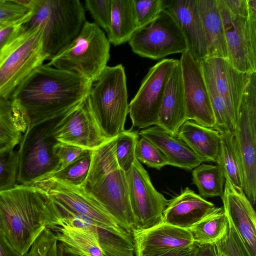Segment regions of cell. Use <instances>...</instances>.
I'll list each match as a JSON object with an SVG mask.
<instances>
[{"mask_svg": "<svg viewBox=\"0 0 256 256\" xmlns=\"http://www.w3.org/2000/svg\"><path fill=\"white\" fill-rule=\"evenodd\" d=\"M92 84L78 74L43 64L16 89L10 100L28 128L63 116L87 98Z\"/></svg>", "mask_w": 256, "mask_h": 256, "instance_id": "1", "label": "cell"}, {"mask_svg": "<svg viewBox=\"0 0 256 256\" xmlns=\"http://www.w3.org/2000/svg\"><path fill=\"white\" fill-rule=\"evenodd\" d=\"M55 220L54 204L40 188L16 184L0 192V222L2 234L20 256H24Z\"/></svg>", "mask_w": 256, "mask_h": 256, "instance_id": "2", "label": "cell"}, {"mask_svg": "<svg viewBox=\"0 0 256 256\" xmlns=\"http://www.w3.org/2000/svg\"><path fill=\"white\" fill-rule=\"evenodd\" d=\"M58 226L50 229L66 250L80 256H135L134 242L90 218L58 206Z\"/></svg>", "mask_w": 256, "mask_h": 256, "instance_id": "3", "label": "cell"}, {"mask_svg": "<svg viewBox=\"0 0 256 256\" xmlns=\"http://www.w3.org/2000/svg\"><path fill=\"white\" fill-rule=\"evenodd\" d=\"M28 6L31 14L22 26L40 28L48 60L70 44L86 21L84 6L78 0H30Z\"/></svg>", "mask_w": 256, "mask_h": 256, "instance_id": "4", "label": "cell"}, {"mask_svg": "<svg viewBox=\"0 0 256 256\" xmlns=\"http://www.w3.org/2000/svg\"><path fill=\"white\" fill-rule=\"evenodd\" d=\"M88 98L94 117L106 138H114L125 130L129 104L122 64L106 66L92 83Z\"/></svg>", "mask_w": 256, "mask_h": 256, "instance_id": "5", "label": "cell"}, {"mask_svg": "<svg viewBox=\"0 0 256 256\" xmlns=\"http://www.w3.org/2000/svg\"><path fill=\"white\" fill-rule=\"evenodd\" d=\"M46 60L40 28L20 26L0 52V99L10 100L16 89Z\"/></svg>", "mask_w": 256, "mask_h": 256, "instance_id": "6", "label": "cell"}, {"mask_svg": "<svg viewBox=\"0 0 256 256\" xmlns=\"http://www.w3.org/2000/svg\"><path fill=\"white\" fill-rule=\"evenodd\" d=\"M110 52V42L104 32L96 23L86 21L78 35L48 64L93 83L107 66Z\"/></svg>", "mask_w": 256, "mask_h": 256, "instance_id": "7", "label": "cell"}, {"mask_svg": "<svg viewBox=\"0 0 256 256\" xmlns=\"http://www.w3.org/2000/svg\"><path fill=\"white\" fill-rule=\"evenodd\" d=\"M60 118L27 128L18 150V184H31L60 168V165L54 150L58 142L54 132Z\"/></svg>", "mask_w": 256, "mask_h": 256, "instance_id": "8", "label": "cell"}, {"mask_svg": "<svg viewBox=\"0 0 256 256\" xmlns=\"http://www.w3.org/2000/svg\"><path fill=\"white\" fill-rule=\"evenodd\" d=\"M71 210L90 218L109 231L134 242L128 232L84 186H76L48 176L31 184Z\"/></svg>", "mask_w": 256, "mask_h": 256, "instance_id": "9", "label": "cell"}, {"mask_svg": "<svg viewBox=\"0 0 256 256\" xmlns=\"http://www.w3.org/2000/svg\"><path fill=\"white\" fill-rule=\"evenodd\" d=\"M244 174V192L256 202V72L252 73L240 101L234 132Z\"/></svg>", "mask_w": 256, "mask_h": 256, "instance_id": "10", "label": "cell"}, {"mask_svg": "<svg viewBox=\"0 0 256 256\" xmlns=\"http://www.w3.org/2000/svg\"><path fill=\"white\" fill-rule=\"evenodd\" d=\"M128 42L134 53L152 60L188 50L182 31L174 18L166 9L154 20L138 28Z\"/></svg>", "mask_w": 256, "mask_h": 256, "instance_id": "11", "label": "cell"}, {"mask_svg": "<svg viewBox=\"0 0 256 256\" xmlns=\"http://www.w3.org/2000/svg\"><path fill=\"white\" fill-rule=\"evenodd\" d=\"M178 60L163 59L151 67L129 104L132 127L144 129L157 125L165 88Z\"/></svg>", "mask_w": 256, "mask_h": 256, "instance_id": "12", "label": "cell"}, {"mask_svg": "<svg viewBox=\"0 0 256 256\" xmlns=\"http://www.w3.org/2000/svg\"><path fill=\"white\" fill-rule=\"evenodd\" d=\"M126 174L135 219L134 230H146L162 222L168 200L154 188L142 164L136 158Z\"/></svg>", "mask_w": 256, "mask_h": 256, "instance_id": "13", "label": "cell"}, {"mask_svg": "<svg viewBox=\"0 0 256 256\" xmlns=\"http://www.w3.org/2000/svg\"><path fill=\"white\" fill-rule=\"evenodd\" d=\"M186 108V120L214 128L215 119L200 60L188 51L179 60Z\"/></svg>", "mask_w": 256, "mask_h": 256, "instance_id": "14", "label": "cell"}, {"mask_svg": "<svg viewBox=\"0 0 256 256\" xmlns=\"http://www.w3.org/2000/svg\"><path fill=\"white\" fill-rule=\"evenodd\" d=\"M88 96L59 119L54 132L58 142L93 150L110 140L102 133L91 110Z\"/></svg>", "mask_w": 256, "mask_h": 256, "instance_id": "15", "label": "cell"}, {"mask_svg": "<svg viewBox=\"0 0 256 256\" xmlns=\"http://www.w3.org/2000/svg\"><path fill=\"white\" fill-rule=\"evenodd\" d=\"M86 188L124 229L132 234L135 228V219L126 172L117 166Z\"/></svg>", "mask_w": 256, "mask_h": 256, "instance_id": "16", "label": "cell"}, {"mask_svg": "<svg viewBox=\"0 0 256 256\" xmlns=\"http://www.w3.org/2000/svg\"><path fill=\"white\" fill-rule=\"evenodd\" d=\"M223 22L228 60L236 70L256 72V42L251 34L248 18L232 14L223 0H217Z\"/></svg>", "mask_w": 256, "mask_h": 256, "instance_id": "17", "label": "cell"}, {"mask_svg": "<svg viewBox=\"0 0 256 256\" xmlns=\"http://www.w3.org/2000/svg\"><path fill=\"white\" fill-rule=\"evenodd\" d=\"M135 256H159L194 242L188 229L162 222L151 228L132 231Z\"/></svg>", "mask_w": 256, "mask_h": 256, "instance_id": "18", "label": "cell"}, {"mask_svg": "<svg viewBox=\"0 0 256 256\" xmlns=\"http://www.w3.org/2000/svg\"><path fill=\"white\" fill-rule=\"evenodd\" d=\"M223 208L252 256H256V214L243 191L236 190L225 178L222 197Z\"/></svg>", "mask_w": 256, "mask_h": 256, "instance_id": "19", "label": "cell"}, {"mask_svg": "<svg viewBox=\"0 0 256 256\" xmlns=\"http://www.w3.org/2000/svg\"><path fill=\"white\" fill-rule=\"evenodd\" d=\"M174 18L185 36L188 50L200 60L208 58L198 0H166V8Z\"/></svg>", "mask_w": 256, "mask_h": 256, "instance_id": "20", "label": "cell"}, {"mask_svg": "<svg viewBox=\"0 0 256 256\" xmlns=\"http://www.w3.org/2000/svg\"><path fill=\"white\" fill-rule=\"evenodd\" d=\"M216 207L188 187L168 200L162 216V222L188 229L211 213Z\"/></svg>", "mask_w": 256, "mask_h": 256, "instance_id": "21", "label": "cell"}, {"mask_svg": "<svg viewBox=\"0 0 256 256\" xmlns=\"http://www.w3.org/2000/svg\"><path fill=\"white\" fill-rule=\"evenodd\" d=\"M206 60L213 72L217 88L236 123L242 96L252 72L236 70L228 59L211 58Z\"/></svg>", "mask_w": 256, "mask_h": 256, "instance_id": "22", "label": "cell"}, {"mask_svg": "<svg viewBox=\"0 0 256 256\" xmlns=\"http://www.w3.org/2000/svg\"><path fill=\"white\" fill-rule=\"evenodd\" d=\"M186 120V102L178 60L167 82L156 126L176 137L180 128Z\"/></svg>", "mask_w": 256, "mask_h": 256, "instance_id": "23", "label": "cell"}, {"mask_svg": "<svg viewBox=\"0 0 256 256\" xmlns=\"http://www.w3.org/2000/svg\"><path fill=\"white\" fill-rule=\"evenodd\" d=\"M138 135L157 146L169 166L190 170L204 162L184 142L172 136L158 126L144 128L138 132Z\"/></svg>", "mask_w": 256, "mask_h": 256, "instance_id": "24", "label": "cell"}, {"mask_svg": "<svg viewBox=\"0 0 256 256\" xmlns=\"http://www.w3.org/2000/svg\"><path fill=\"white\" fill-rule=\"evenodd\" d=\"M176 137L204 162H218L221 144V135L218 130L188 120L180 128Z\"/></svg>", "mask_w": 256, "mask_h": 256, "instance_id": "25", "label": "cell"}, {"mask_svg": "<svg viewBox=\"0 0 256 256\" xmlns=\"http://www.w3.org/2000/svg\"><path fill=\"white\" fill-rule=\"evenodd\" d=\"M198 4L208 58L228 59L224 28L217 0H198Z\"/></svg>", "mask_w": 256, "mask_h": 256, "instance_id": "26", "label": "cell"}, {"mask_svg": "<svg viewBox=\"0 0 256 256\" xmlns=\"http://www.w3.org/2000/svg\"><path fill=\"white\" fill-rule=\"evenodd\" d=\"M111 3L108 39L116 46L128 42L138 26L133 0H111Z\"/></svg>", "mask_w": 256, "mask_h": 256, "instance_id": "27", "label": "cell"}, {"mask_svg": "<svg viewBox=\"0 0 256 256\" xmlns=\"http://www.w3.org/2000/svg\"><path fill=\"white\" fill-rule=\"evenodd\" d=\"M27 128L18 107L10 100L0 99V151L18 144Z\"/></svg>", "mask_w": 256, "mask_h": 256, "instance_id": "28", "label": "cell"}, {"mask_svg": "<svg viewBox=\"0 0 256 256\" xmlns=\"http://www.w3.org/2000/svg\"><path fill=\"white\" fill-rule=\"evenodd\" d=\"M221 144L218 162L224 178L238 190L244 192L242 165L234 132H220Z\"/></svg>", "mask_w": 256, "mask_h": 256, "instance_id": "29", "label": "cell"}, {"mask_svg": "<svg viewBox=\"0 0 256 256\" xmlns=\"http://www.w3.org/2000/svg\"><path fill=\"white\" fill-rule=\"evenodd\" d=\"M212 108L215 126L219 132H234L236 123L231 116L224 101L220 94L212 69L206 60H200Z\"/></svg>", "mask_w": 256, "mask_h": 256, "instance_id": "30", "label": "cell"}, {"mask_svg": "<svg viewBox=\"0 0 256 256\" xmlns=\"http://www.w3.org/2000/svg\"><path fill=\"white\" fill-rule=\"evenodd\" d=\"M192 180L202 198L222 196L225 178L218 164H200L192 170Z\"/></svg>", "mask_w": 256, "mask_h": 256, "instance_id": "31", "label": "cell"}, {"mask_svg": "<svg viewBox=\"0 0 256 256\" xmlns=\"http://www.w3.org/2000/svg\"><path fill=\"white\" fill-rule=\"evenodd\" d=\"M228 224V219L223 207H216L188 230L194 242L214 243L224 234Z\"/></svg>", "mask_w": 256, "mask_h": 256, "instance_id": "32", "label": "cell"}, {"mask_svg": "<svg viewBox=\"0 0 256 256\" xmlns=\"http://www.w3.org/2000/svg\"><path fill=\"white\" fill-rule=\"evenodd\" d=\"M116 137L92 150V159L84 186H92L110 169L118 166L115 154Z\"/></svg>", "mask_w": 256, "mask_h": 256, "instance_id": "33", "label": "cell"}, {"mask_svg": "<svg viewBox=\"0 0 256 256\" xmlns=\"http://www.w3.org/2000/svg\"><path fill=\"white\" fill-rule=\"evenodd\" d=\"M91 159L92 150H88L64 168L57 170L46 177H54L76 186H84L88 176Z\"/></svg>", "mask_w": 256, "mask_h": 256, "instance_id": "34", "label": "cell"}, {"mask_svg": "<svg viewBox=\"0 0 256 256\" xmlns=\"http://www.w3.org/2000/svg\"><path fill=\"white\" fill-rule=\"evenodd\" d=\"M139 138L138 132L124 130L116 137L115 154L119 167L124 172L132 167L134 160L135 148Z\"/></svg>", "mask_w": 256, "mask_h": 256, "instance_id": "35", "label": "cell"}, {"mask_svg": "<svg viewBox=\"0 0 256 256\" xmlns=\"http://www.w3.org/2000/svg\"><path fill=\"white\" fill-rule=\"evenodd\" d=\"M29 0H0V24L20 26L31 14Z\"/></svg>", "mask_w": 256, "mask_h": 256, "instance_id": "36", "label": "cell"}, {"mask_svg": "<svg viewBox=\"0 0 256 256\" xmlns=\"http://www.w3.org/2000/svg\"><path fill=\"white\" fill-rule=\"evenodd\" d=\"M18 151L12 148L0 151V192L11 188L17 183Z\"/></svg>", "mask_w": 256, "mask_h": 256, "instance_id": "37", "label": "cell"}, {"mask_svg": "<svg viewBox=\"0 0 256 256\" xmlns=\"http://www.w3.org/2000/svg\"><path fill=\"white\" fill-rule=\"evenodd\" d=\"M214 243L217 250L225 256H252L241 237L228 219L225 232Z\"/></svg>", "mask_w": 256, "mask_h": 256, "instance_id": "38", "label": "cell"}, {"mask_svg": "<svg viewBox=\"0 0 256 256\" xmlns=\"http://www.w3.org/2000/svg\"><path fill=\"white\" fill-rule=\"evenodd\" d=\"M136 158L148 167L160 170L168 165V161L159 148L148 140L141 137L135 148Z\"/></svg>", "mask_w": 256, "mask_h": 256, "instance_id": "39", "label": "cell"}, {"mask_svg": "<svg viewBox=\"0 0 256 256\" xmlns=\"http://www.w3.org/2000/svg\"><path fill=\"white\" fill-rule=\"evenodd\" d=\"M138 28L156 18L166 8V0H133Z\"/></svg>", "mask_w": 256, "mask_h": 256, "instance_id": "40", "label": "cell"}, {"mask_svg": "<svg viewBox=\"0 0 256 256\" xmlns=\"http://www.w3.org/2000/svg\"><path fill=\"white\" fill-rule=\"evenodd\" d=\"M85 6L96 24L107 33L111 18V0H86Z\"/></svg>", "mask_w": 256, "mask_h": 256, "instance_id": "41", "label": "cell"}, {"mask_svg": "<svg viewBox=\"0 0 256 256\" xmlns=\"http://www.w3.org/2000/svg\"><path fill=\"white\" fill-rule=\"evenodd\" d=\"M88 150L76 146L58 142L54 146V150L60 165L58 170L76 160Z\"/></svg>", "mask_w": 256, "mask_h": 256, "instance_id": "42", "label": "cell"}, {"mask_svg": "<svg viewBox=\"0 0 256 256\" xmlns=\"http://www.w3.org/2000/svg\"><path fill=\"white\" fill-rule=\"evenodd\" d=\"M56 240L53 232L46 228L36 238L24 256H46Z\"/></svg>", "mask_w": 256, "mask_h": 256, "instance_id": "43", "label": "cell"}, {"mask_svg": "<svg viewBox=\"0 0 256 256\" xmlns=\"http://www.w3.org/2000/svg\"><path fill=\"white\" fill-rule=\"evenodd\" d=\"M229 12L234 16L244 18L248 16V0H223Z\"/></svg>", "mask_w": 256, "mask_h": 256, "instance_id": "44", "label": "cell"}, {"mask_svg": "<svg viewBox=\"0 0 256 256\" xmlns=\"http://www.w3.org/2000/svg\"><path fill=\"white\" fill-rule=\"evenodd\" d=\"M20 26L0 24V52L8 41L16 32Z\"/></svg>", "mask_w": 256, "mask_h": 256, "instance_id": "45", "label": "cell"}, {"mask_svg": "<svg viewBox=\"0 0 256 256\" xmlns=\"http://www.w3.org/2000/svg\"><path fill=\"white\" fill-rule=\"evenodd\" d=\"M197 247L198 244L194 242L189 246L176 248L159 256H195Z\"/></svg>", "mask_w": 256, "mask_h": 256, "instance_id": "46", "label": "cell"}, {"mask_svg": "<svg viewBox=\"0 0 256 256\" xmlns=\"http://www.w3.org/2000/svg\"><path fill=\"white\" fill-rule=\"evenodd\" d=\"M195 256H218L214 243L198 244Z\"/></svg>", "mask_w": 256, "mask_h": 256, "instance_id": "47", "label": "cell"}, {"mask_svg": "<svg viewBox=\"0 0 256 256\" xmlns=\"http://www.w3.org/2000/svg\"><path fill=\"white\" fill-rule=\"evenodd\" d=\"M0 256H20L10 244L4 234L0 232Z\"/></svg>", "mask_w": 256, "mask_h": 256, "instance_id": "48", "label": "cell"}, {"mask_svg": "<svg viewBox=\"0 0 256 256\" xmlns=\"http://www.w3.org/2000/svg\"><path fill=\"white\" fill-rule=\"evenodd\" d=\"M46 256H64L62 245L56 240Z\"/></svg>", "mask_w": 256, "mask_h": 256, "instance_id": "49", "label": "cell"}, {"mask_svg": "<svg viewBox=\"0 0 256 256\" xmlns=\"http://www.w3.org/2000/svg\"><path fill=\"white\" fill-rule=\"evenodd\" d=\"M64 250V256H80L73 252Z\"/></svg>", "mask_w": 256, "mask_h": 256, "instance_id": "50", "label": "cell"}, {"mask_svg": "<svg viewBox=\"0 0 256 256\" xmlns=\"http://www.w3.org/2000/svg\"><path fill=\"white\" fill-rule=\"evenodd\" d=\"M218 256H225L222 253L218 251Z\"/></svg>", "mask_w": 256, "mask_h": 256, "instance_id": "51", "label": "cell"}, {"mask_svg": "<svg viewBox=\"0 0 256 256\" xmlns=\"http://www.w3.org/2000/svg\"><path fill=\"white\" fill-rule=\"evenodd\" d=\"M0 232L2 233V228L1 224H0Z\"/></svg>", "mask_w": 256, "mask_h": 256, "instance_id": "52", "label": "cell"}]
</instances>
